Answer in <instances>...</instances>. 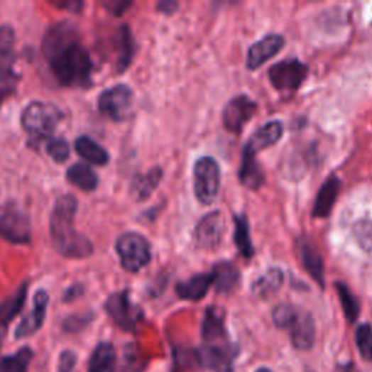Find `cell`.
<instances>
[{"mask_svg":"<svg viewBox=\"0 0 372 372\" xmlns=\"http://www.w3.org/2000/svg\"><path fill=\"white\" fill-rule=\"evenodd\" d=\"M41 50L51 73L61 86L82 89L92 86V58L73 23L65 21L50 26Z\"/></svg>","mask_w":372,"mask_h":372,"instance_id":"1","label":"cell"},{"mask_svg":"<svg viewBox=\"0 0 372 372\" xmlns=\"http://www.w3.org/2000/svg\"><path fill=\"white\" fill-rule=\"evenodd\" d=\"M77 212L76 197L66 194L60 197L50 217V233L54 249L65 258L84 259L93 253L90 240L75 227Z\"/></svg>","mask_w":372,"mask_h":372,"instance_id":"2","label":"cell"},{"mask_svg":"<svg viewBox=\"0 0 372 372\" xmlns=\"http://www.w3.org/2000/svg\"><path fill=\"white\" fill-rule=\"evenodd\" d=\"M63 118L61 111L53 104L31 102L22 112L21 124L23 130L37 140L50 137Z\"/></svg>","mask_w":372,"mask_h":372,"instance_id":"3","label":"cell"},{"mask_svg":"<svg viewBox=\"0 0 372 372\" xmlns=\"http://www.w3.org/2000/svg\"><path fill=\"white\" fill-rule=\"evenodd\" d=\"M115 249L122 268L128 272H138L151 261L150 243L138 233H126L119 236Z\"/></svg>","mask_w":372,"mask_h":372,"instance_id":"4","label":"cell"},{"mask_svg":"<svg viewBox=\"0 0 372 372\" xmlns=\"http://www.w3.org/2000/svg\"><path fill=\"white\" fill-rule=\"evenodd\" d=\"M220 166L215 159L201 158L194 166V192L199 202L209 205L220 191Z\"/></svg>","mask_w":372,"mask_h":372,"instance_id":"5","label":"cell"},{"mask_svg":"<svg viewBox=\"0 0 372 372\" xmlns=\"http://www.w3.org/2000/svg\"><path fill=\"white\" fill-rule=\"evenodd\" d=\"M133 90L127 84H116L101 93L98 99L99 111L112 121H126L133 108Z\"/></svg>","mask_w":372,"mask_h":372,"instance_id":"6","label":"cell"},{"mask_svg":"<svg viewBox=\"0 0 372 372\" xmlns=\"http://www.w3.org/2000/svg\"><path fill=\"white\" fill-rule=\"evenodd\" d=\"M308 75V69L300 60L291 58L279 61L269 70V79L272 86L279 92L297 90Z\"/></svg>","mask_w":372,"mask_h":372,"instance_id":"7","label":"cell"},{"mask_svg":"<svg viewBox=\"0 0 372 372\" xmlns=\"http://www.w3.org/2000/svg\"><path fill=\"white\" fill-rule=\"evenodd\" d=\"M0 237L12 244L31 243L33 237H31L29 217L15 207L6 208L0 214Z\"/></svg>","mask_w":372,"mask_h":372,"instance_id":"8","label":"cell"},{"mask_svg":"<svg viewBox=\"0 0 372 372\" xmlns=\"http://www.w3.org/2000/svg\"><path fill=\"white\" fill-rule=\"evenodd\" d=\"M105 308L111 319L124 330L131 332L134 330L138 319H140V308L134 305L130 300L128 291H121L112 294L106 304Z\"/></svg>","mask_w":372,"mask_h":372,"instance_id":"9","label":"cell"},{"mask_svg":"<svg viewBox=\"0 0 372 372\" xmlns=\"http://www.w3.org/2000/svg\"><path fill=\"white\" fill-rule=\"evenodd\" d=\"M258 112V105L249 97L239 95L233 98L224 108L223 124L226 130L233 134L241 133L244 126Z\"/></svg>","mask_w":372,"mask_h":372,"instance_id":"10","label":"cell"},{"mask_svg":"<svg viewBox=\"0 0 372 372\" xmlns=\"http://www.w3.org/2000/svg\"><path fill=\"white\" fill-rule=\"evenodd\" d=\"M224 233V219L220 211L207 214L195 229V243L201 249H214L220 244Z\"/></svg>","mask_w":372,"mask_h":372,"instance_id":"11","label":"cell"},{"mask_svg":"<svg viewBox=\"0 0 372 372\" xmlns=\"http://www.w3.org/2000/svg\"><path fill=\"white\" fill-rule=\"evenodd\" d=\"M287 329L290 330L291 342L295 349L308 351L313 348L316 340V324L312 314L301 312V310L297 308V312Z\"/></svg>","mask_w":372,"mask_h":372,"instance_id":"12","label":"cell"},{"mask_svg":"<svg viewBox=\"0 0 372 372\" xmlns=\"http://www.w3.org/2000/svg\"><path fill=\"white\" fill-rule=\"evenodd\" d=\"M47 307H48V294L47 291L40 290L34 297V307L33 310H31V313L16 327V332H15L16 339L29 337L41 329L44 319H45Z\"/></svg>","mask_w":372,"mask_h":372,"instance_id":"13","label":"cell"},{"mask_svg":"<svg viewBox=\"0 0 372 372\" xmlns=\"http://www.w3.org/2000/svg\"><path fill=\"white\" fill-rule=\"evenodd\" d=\"M285 40L281 35H266L263 40L253 44L247 53V69L256 70L268 60L275 57L283 50Z\"/></svg>","mask_w":372,"mask_h":372,"instance_id":"14","label":"cell"},{"mask_svg":"<svg viewBox=\"0 0 372 372\" xmlns=\"http://www.w3.org/2000/svg\"><path fill=\"white\" fill-rule=\"evenodd\" d=\"M283 133H284L283 122L281 121H270V122L265 124L262 128H259L251 137V140L247 141L243 153L256 156L258 151L276 144L279 141V138L283 137Z\"/></svg>","mask_w":372,"mask_h":372,"instance_id":"15","label":"cell"},{"mask_svg":"<svg viewBox=\"0 0 372 372\" xmlns=\"http://www.w3.org/2000/svg\"><path fill=\"white\" fill-rule=\"evenodd\" d=\"M226 336L223 313L217 307H209L202 322V339L207 345H220Z\"/></svg>","mask_w":372,"mask_h":372,"instance_id":"16","label":"cell"},{"mask_svg":"<svg viewBox=\"0 0 372 372\" xmlns=\"http://www.w3.org/2000/svg\"><path fill=\"white\" fill-rule=\"evenodd\" d=\"M300 253H301V259H302V263L307 272L314 278V281L320 287H323L324 285V265H323L322 255L317 247L314 246V243H312L308 239L301 240Z\"/></svg>","mask_w":372,"mask_h":372,"instance_id":"17","label":"cell"},{"mask_svg":"<svg viewBox=\"0 0 372 372\" xmlns=\"http://www.w3.org/2000/svg\"><path fill=\"white\" fill-rule=\"evenodd\" d=\"M211 276L212 285L220 294H229L234 291L240 283V272L230 262H220L214 265Z\"/></svg>","mask_w":372,"mask_h":372,"instance_id":"18","label":"cell"},{"mask_svg":"<svg viewBox=\"0 0 372 372\" xmlns=\"http://www.w3.org/2000/svg\"><path fill=\"white\" fill-rule=\"evenodd\" d=\"M211 285H212L211 273H198V275L190 278L188 281L177 284L176 285V294L182 300L199 301L207 295Z\"/></svg>","mask_w":372,"mask_h":372,"instance_id":"19","label":"cell"},{"mask_svg":"<svg viewBox=\"0 0 372 372\" xmlns=\"http://www.w3.org/2000/svg\"><path fill=\"white\" fill-rule=\"evenodd\" d=\"M75 148L79 156L97 166H105L109 162V153L99 143L87 136H80L75 141Z\"/></svg>","mask_w":372,"mask_h":372,"instance_id":"20","label":"cell"},{"mask_svg":"<svg viewBox=\"0 0 372 372\" xmlns=\"http://www.w3.org/2000/svg\"><path fill=\"white\" fill-rule=\"evenodd\" d=\"M340 191V179L337 176H330L322 186V190L319 191L316 204H314V217H320L324 219L327 217L336 202V198Z\"/></svg>","mask_w":372,"mask_h":372,"instance_id":"21","label":"cell"},{"mask_svg":"<svg viewBox=\"0 0 372 372\" xmlns=\"http://www.w3.org/2000/svg\"><path fill=\"white\" fill-rule=\"evenodd\" d=\"M239 179H240L241 185L246 186V188H249V190H258L263 185L265 175H263V170L256 160V156L243 153Z\"/></svg>","mask_w":372,"mask_h":372,"instance_id":"22","label":"cell"},{"mask_svg":"<svg viewBox=\"0 0 372 372\" xmlns=\"http://www.w3.org/2000/svg\"><path fill=\"white\" fill-rule=\"evenodd\" d=\"M67 180L84 192L95 191L99 185L98 175L86 163H75L70 166L67 169Z\"/></svg>","mask_w":372,"mask_h":372,"instance_id":"23","label":"cell"},{"mask_svg":"<svg viewBox=\"0 0 372 372\" xmlns=\"http://www.w3.org/2000/svg\"><path fill=\"white\" fill-rule=\"evenodd\" d=\"M28 294V284H22L19 290L0 302V327H6L23 308Z\"/></svg>","mask_w":372,"mask_h":372,"instance_id":"24","label":"cell"},{"mask_svg":"<svg viewBox=\"0 0 372 372\" xmlns=\"http://www.w3.org/2000/svg\"><path fill=\"white\" fill-rule=\"evenodd\" d=\"M116 354L109 342L99 344L92 352L89 361V372H114Z\"/></svg>","mask_w":372,"mask_h":372,"instance_id":"25","label":"cell"},{"mask_svg":"<svg viewBox=\"0 0 372 372\" xmlns=\"http://www.w3.org/2000/svg\"><path fill=\"white\" fill-rule=\"evenodd\" d=\"M284 284V272L278 268L269 269L266 273L259 276L253 284V292L259 298H268L278 292Z\"/></svg>","mask_w":372,"mask_h":372,"instance_id":"26","label":"cell"},{"mask_svg":"<svg viewBox=\"0 0 372 372\" xmlns=\"http://www.w3.org/2000/svg\"><path fill=\"white\" fill-rule=\"evenodd\" d=\"M162 169L160 168H153L146 175H140L136 177L133 183V191L137 197V199L143 201L147 199L154 190L158 188L160 180H162Z\"/></svg>","mask_w":372,"mask_h":372,"instance_id":"27","label":"cell"},{"mask_svg":"<svg viewBox=\"0 0 372 372\" xmlns=\"http://www.w3.org/2000/svg\"><path fill=\"white\" fill-rule=\"evenodd\" d=\"M234 241L237 246V251L246 258L251 259L255 253L253 244L251 239V230H249V223L244 215H236L234 219Z\"/></svg>","mask_w":372,"mask_h":372,"instance_id":"28","label":"cell"},{"mask_svg":"<svg viewBox=\"0 0 372 372\" xmlns=\"http://www.w3.org/2000/svg\"><path fill=\"white\" fill-rule=\"evenodd\" d=\"M119 55H118V72L122 73L131 65V60L134 57L136 48H134V40L131 37V31L128 26L124 25L119 29Z\"/></svg>","mask_w":372,"mask_h":372,"instance_id":"29","label":"cell"},{"mask_svg":"<svg viewBox=\"0 0 372 372\" xmlns=\"http://www.w3.org/2000/svg\"><path fill=\"white\" fill-rule=\"evenodd\" d=\"M33 356V351L29 348H22L15 355L6 356L0 361V372H26Z\"/></svg>","mask_w":372,"mask_h":372,"instance_id":"30","label":"cell"},{"mask_svg":"<svg viewBox=\"0 0 372 372\" xmlns=\"http://www.w3.org/2000/svg\"><path fill=\"white\" fill-rule=\"evenodd\" d=\"M336 290L340 298V302H342V308H344V313L346 316V319L354 323L358 316H359V304L358 300L355 298V295L351 292V290L342 284V283H337L336 284Z\"/></svg>","mask_w":372,"mask_h":372,"instance_id":"31","label":"cell"},{"mask_svg":"<svg viewBox=\"0 0 372 372\" xmlns=\"http://www.w3.org/2000/svg\"><path fill=\"white\" fill-rule=\"evenodd\" d=\"M354 237L361 249L372 258V221L359 220L354 226Z\"/></svg>","mask_w":372,"mask_h":372,"instance_id":"32","label":"cell"},{"mask_svg":"<svg viewBox=\"0 0 372 372\" xmlns=\"http://www.w3.org/2000/svg\"><path fill=\"white\" fill-rule=\"evenodd\" d=\"M355 339H356V346L359 349L361 356L365 361H372V327L371 324L368 323L361 324L356 329Z\"/></svg>","mask_w":372,"mask_h":372,"instance_id":"33","label":"cell"},{"mask_svg":"<svg viewBox=\"0 0 372 372\" xmlns=\"http://www.w3.org/2000/svg\"><path fill=\"white\" fill-rule=\"evenodd\" d=\"M47 153L54 162L65 163L70 158V146L65 138H53L47 143Z\"/></svg>","mask_w":372,"mask_h":372,"instance_id":"34","label":"cell"},{"mask_svg":"<svg viewBox=\"0 0 372 372\" xmlns=\"http://www.w3.org/2000/svg\"><path fill=\"white\" fill-rule=\"evenodd\" d=\"M15 45V31L9 25L0 26V58H6L12 54Z\"/></svg>","mask_w":372,"mask_h":372,"instance_id":"35","label":"cell"},{"mask_svg":"<svg viewBox=\"0 0 372 372\" xmlns=\"http://www.w3.org/2000/svg\"><path fill=\"white\" fill-rule=\"evenodd\" d=\"M76 366V354L72 351H65L60 355L58 372H75Z\"/></svg>","mask_w":372,"mask_h":372,"instance_id":"36","label":"cell"},{"mask_svg":"<svg viewBox=\"0 0 372 372\" xmlns=\"http://www.w3.org/2000/svg\"><path fill=\"white\" fill-rule=\"evenodd\" d=\"M131 4L128 2H105L104 6L108 8L114 15H122Z\"/></svg>","mask_w":372,"mask_h":372,"instance_id":"37","label":"cell"},{"mask_svg":"<svg viewBox=\"0 0 372 372\" xmlns=\"http://www.w3.org/2000/svg\"><path fill=\"white\" fill-rule=\"evenodd\" d=\"M82 287L80 285H73L72 288H69L65 294V301H73L75 298H77L82 294Z\"/></svg>","mask_w":372,"mask_h":372,"instance_id":"38","label":"cell"},{"mask_svg":"<svg viewBox=\"0 0 372 372\" xmlns=\"http://www.w3.org/2000/svg\"><path fill=\"white\" fill-rule=\"evenodd\" d=\"M158 8L162 13H173L177 9V4L176 2H162L159 4Z\"/></svg>","mask_w":372,"mask_h":372,"instance_id":"39","label":"cell"},{"mask_svg":"<svg viewBox=\"0 0 372 372\" xmlns=\"http://www.w3.org/2000/svg\"><path fill=\"white\" fill-rule=\"evenodd\" d=\"M57 8H67V9H73L75 13H80L83 9V4L80 2H70V4H54Z\"/></svg>","mask_w":372,"mask_h":372,"instance_id":"40","label":"cell"},{"mask_svg":"<svg viewBox=\"0 0 372 372\" xmlns=\"http://www.w3.org/2000/svg\"><path fill=\"white\" fill-rule=\"evenodd\" d=\"M256 372H272L269 368H261V369H258Z\"/></svg>","mask_w":372,"mask_h":372,"instance_id":"41","label":"cell"},{"mask_svg":"<svg viewBox=\"0 0 372 372\" xmlns=\"http://www.w3.org/2000/svg\"><path fill=\"white\" fill-rule=\"evenodd\" d=\"M0 346H2V333H0Z\"/></svg>","mask_w":372,"mask_h":372,"instance_id":"42","label":"cell"}]
</instances>
